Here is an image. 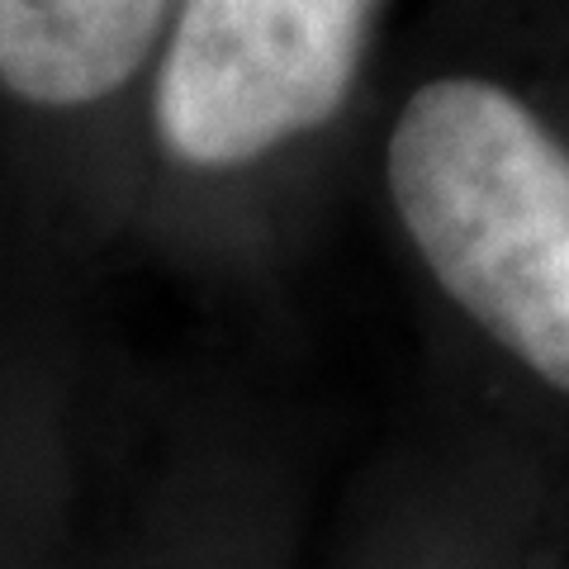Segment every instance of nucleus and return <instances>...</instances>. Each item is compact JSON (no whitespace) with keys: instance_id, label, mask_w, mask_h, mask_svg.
<instances>
[{"instance_id":"obj_1","label":"nucleus","mask_w":569,"mask_h":569,"mask_svg":"<svg viewBox=\"0 0 569 569\" xmlns=\"http://www.w3.org/2000/svg\"><path fill=\"white\" fill-rule=\"evenodd\" d=\"M389 200L437 284L569 395V142L485 77H437L395 119Z\"/></svg>"},{"instance_id":"obj_2","label":"nucleus","mask_w":569,"mask_h":569,"mask_svg":"<svg viewBox=\"0 0 569 569\" xmlns=\"http://www.w3.org/2000/svg\"><path fill=\"white\" fill-rule=\"evenodd\" d=\"M380 0H181L152 119L186 167L228 171L342 114Z\"/></svg>"},{"instance_id":"obj_3","label":"nucleus","mask_w":569,"mask_h":569,"mask_svg":"<svg viewBox=\"0 0 569 569\" xmlns=\"http://www.w3.org/2000/svg\"><path fill=\"white\" fill-rule=\"evenodd\" d=\"M171 0H0V91L33 110L114 96L162 39Z\"/></svg>"}]
</instances>
